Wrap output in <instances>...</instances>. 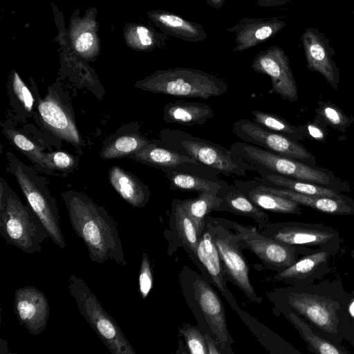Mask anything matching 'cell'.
<instances>
[{
    "label": "cell",
    "mask_w": 354,
    "mask_h": 354,
    "mask_svg": "<svg viewBox=\"0 0 354 354\" xmlns=\"http://www.w3.org/2000/svg\"><path fill=\"white\" fill-rule=\"evenodd\" d=\"M212 225V239L218 252L226 279L234 283L252 301L261 304L262 299L254 290L249 277V265L239 249L237 236L227 228L206 218Z\"/></svg>",
    "instance_id": "11"
},
{
    "label": "cell",
    "mask_w": 354,
    "mask_h": 354,
    "mask_svg": "<svg viewBox=\"0 0 354 354\" xmlns=\"http://www.w3.org/2000/svg\"><path fill=\"white\" fill-rule=\"evenodd\" d=\"M253 122L260 127L275 133L283 135L288 138L299 142L308 137L305 124L295 126L284 118L271 113L252 110Z\"/></svg>",
    "instance_id": "32"
},
{
    "label": "cell",
    "mask_w": 354,
    "mask_h": 354,
    "mask_svg": "<svg viewBox=\"0 0 354 354\" xmlns=\"http://www.w3.org/2000/svg\"><path fill=\"white\" fill-rule=\"evenodd\" d=\"M129 157L141 163L161 169L176 168L183 165H202L194 159L178 153L155 141H151L146 147Z\"/></svg>",
    "instance_id": "26"
},
{
    "label": "cell",
    "mask_w": 354,
    "mask_h": 354,
    "mask_svg": "<svg viewBox=\"0 0 354 354\" xmlns=\"http://www.w3.org/2000/svg\"><path fill=\"white\" fill-rule=\"evenodd\" d=\"M169 183L171 190L188 192H213L218 194L227 183L225 180L216 177H204L189 172H184L180 168H167L162 169Z\"/></svg>",
    "instance_id": "27"
},
{
    "label": "cell",
    "mask_w": 354,
    "mask_h": 354,
    "mask_svg": "<svg viewBox=\"0 0 354 354\" xmlns=\"http://www.w3.org/2000/svg\"><path fill=\"white\" fill-rule=\"evenodd\" d=\"M136 86L155 93L205 100L221 96L228 89L226 82L214 75L183 67L158 71L138 82Z\"/></svg>",
    "instance_id": "5"
},
{
    "label": "cell",
    "mask_w": 354,
    "mask_h": 354,
    "mask_svg": "<svg viewBox=\"0 0 354 354\" xmlns=\"http://www.w3.org/2000/svg\"><path fill=\"white\" fill-rule=\"evenodd\" d=\"M317 104V108L315 109V114L320 115L328 126L337 131L344 133L354 122L353 117L347 115L339 106L330 101L320 97Z\"/></svg>",
    "instance_id": "35"
},
{
    "label": "cell",
    "mask_w": 354,
    "mask_h": 354,
    "mask_svg": "<svg viewBox=\"0 0 354 354\" xmlns=\"http://www.w3.org/2000/svg\"><path fill=\"white\" fill-rule=\"evenodd\" d=\"M2 131L16 148L41 169H46L44 164L45 153L35 142L21 132L12 127L4 128Z\"/></svg>",
    "instance_id": "36"
},
{
    "label": "cell",
    "mask_w": 354,
    "mask_h": 354,
    "mask_svg": "<svg viewBox=\"0 0 354 354\" xmlns=\"http://www.w3.org/2000/svg\"><path fill=\"white\" fill-rule=\"evenodd\" d=\"M192 296L212 336L224 353H233L234 340L228 331L224 306L216 290L204 276L191 270Z\"/></svg>",
    "instance_id": "12"
},
{
    "label": "cell",
    "mask_w": 354,
    "mask_h": 354,
    "mask_svg": "<svg viewBox=\"0 0 354 354\" xmlns=\"http://www.w3.org/2000/svg\"><path fill=\"white\" fill-rule=\"evenodd\" d=\"M38 111L42 122L53 134L74 146L82 144L72 112L55 91L49 90L39 100Z\"/></svg>",
    "instance_id": "18"
},
{
    "label": "cell",
    "mask_w": 354,
    "mask_h": 354,
    "mask_svg": "<svg viewBox=\"0 0 354 354\" xmlns=\"http://www.w3.org/2000/svg\"><path fill=\"white\" fill-rule=\"evenodd\" d=\"M245 181L249 185L257 189L277 194L322 213L335 216L354 214V200L346 195L342 198L308 195L286 189L267 186L254 179L245 180Z\"/></svg>",
    "instance_id": "20"
},
{
    "label": "cell",
    "mask_w": 354,
    "mask_h": 354,
    "mask_svg": "<svg viewBox=\"0 0 354 354\" xmlns=\"http://www.w3.org/2000/svg\"><path fill=\"white\" fill-rule=\"evenodd\" d=\"M150 17L167 35L189 41H203L207 35L197 22L189 21L180 15L167 10L151 12Z\"/></svg>",
    "instance_id": "23"
},
{
    "label": "cell",
    "mask_w": 354,
    "mask_h": 354,
    "mask_svg": "<svg viewBox=\"0 0 354 354\" xmlns=\"http://www.w3.org/2000/svg\"><path fill=\"white\" fill-rule=\"evenodd\" d=\"M179 334L184 338L188 352L192 354H207L204 333L188 324L179 328Z\"/></svg>",
    "instance_id": "37"
},
{
    "label": "cell",
    "mask_w": 354,
    "mask_h": 354,
    "mask_svg": "<svg viewBox=\"0 0 354 354\" xmlns=\"http://www.w3.org/2000/svg\"><path fill=\"white\" fill-rule=\"evenodd\" d=\"M77 157L62 151L45 153L44 164L46 169L67 170L75 167L78 163Z\"/></svg>",
    "instance_id": "38"
},
{
    "label": "cell",
    "mask_w": 354,
    "mask_h": 354,
    "mask_svg": "<svg viewBox=\"0 0 354 354\" xmlns=\"http://www.w3.org/2000/svg\"><path fill=\"white\" fill-rule=\"evenodd\" d=\"M93 41L94 37L91 32H84L78 37L75 42V48L78 52H86L92 46Z\"/></svg>",
    "instance_id": "43"
},
{
    "label": "cell",
    "mask_w": 354,
    "mask_h": 354,
    "mask_svg": "<svg viewBox=\"0 0 354 354\" xmlns=\"http://www.w3.org/2000/svg\"><path fill=\"white\" fill-rule=\"evenodd\" d=\"M14 312L21 325L31 335H38L46 327L50 306L41 290L32 286H26L15 292Z\"/></svg>",
    "instance_id": "17"
},
{
    "label": "cell",
    "mask_w": 354,
    "mask_h": 354,
    "mask_svg": "<svg viewBox=\"0 0 354 354\" xmlns=\"http://www.w3.org/2000/svg\"><path fill=\"white\" fill-rule=\"evenodd\" d=\"M214 115V111L209 104L198 102L177 100L166 104L163 108V120L169 124L202 125Z\"/></svg>",
    "instance_id": "24"
},
{
    "label": "cell",
    "mask_w": 354,
    "mask_h": 354,
    "mask_svg": "<svg viewBox=\"0 0 354 354\" xmlns=\"http://www.w3.org/2000/svg\"><path fill=\"white\" fill-rule=\"evenodd\" d=\"M274 302L280 312L295 313L330 342L342 345L346 341L354 346L348 292L341 280L290 285L274 292Z\"/></svg>",
    "instance_id": "1"
},
{
    "label": "cell",
    "mask_w": 354,
    "mask_h": 354,
    "mask_svg": "<svg viewBox=\"0 0 354 354\" xmlns=\"http://www.w3.org/2000/svg\"><path fill=\"white\" fill-rule=\"evenodd\" d=\"M151 142L139 133L120 136L102 148L100 156L104 159L129 157L146 147Z\"/></svg>",
    "instance_id": "34"
},
{
    "label": "cell",
    "mask_w": 354,
    "mask_h": 354,
    "mask_svg": "<svg viewBox=\"0 0 354 354\" xmlns=\"http://www.w3.org/2000/svg\"><path fill=\"white\" fill-rule=\"evenodd\" d=\"M308 133V137L314 140L324 142L328 136V124L319 115L315 114L313 121H309L305 124Z\"/></svg>",
    "instance_id": "41"
},
{
    "label": "cell",
    "mask_w": 354,
    "mask_h": 354,
    "mask_svg": "<svg viewBox=\"0 0 354 354\" xmlns=\"http://www.w3.org/2000/svg\"><path fill=\"white\" fill-rule=\"evenodd\" d=\"M212 218L218 224L232 230L237 238L243 241L268 268L277 272L290 266L301 256L317 251L275 240L263 235L254 226L243 225L221 218Z\"/></svg>",
    "instance_id": "9"
},
{
    "label": "cell",
    "mask_w": 354,
    "mask_h": 354,
    "mask_svg": "<svg viewBox=\"0 0 354 354\" xmlns=\"http://www.w3.org/2000/svg\"><path fill=\"white\" fill-rule=\"evenodd\" d=\"M171 216L182 244L193 259L196 255L199 236L194 222L178 198L172 201Z\"/></svg>",
    "instance_id": "33"
},
{
    "label": "cell",
    "mask_w": 354,
    "mask_h": 354,
    "mask_svg": "<svg viewBox=\"0 0 354 354\" xmlns=\"http://www.w3.org/2000/svg\"><path fill=\"white\" fill-rule=\"evenodd\" d=\"M351 325H352L353 333L354 335V319H351Z\"/></svg>",
    "instance_id": "48"
},
{
    "label": "cell",
    "mask_w": 354,
    "mask_h": 354,
    "mask_svg": "<svg viewBox=\"0 0 354 354\" xmlns=\"http://www.w3.org/2000/svg\"><path fill=\"white\" fill-rule=\"evenodd\" d=\"M139 290L143 299H146L153 288V279L148 254L143 252L139 272Z\"/></svg>",
    "instance_id": "39"
},
{
    "label": "cell",
    "mask_w": 354,
    "mask_h": 354,
    "mask_svg": "<svg viewBox=\"0 0 354 354\" xmlns=\"http://www.w3.org/2000/svg\"><path fill=\"white\" fill-rule=\"evenodd\" d=\"M156 143L189 156L207 168L225 175L246 177L250 167L220 145L180 129H164Z\"/></svg>",
    "instance_id": "6"
},
{
    "label": "cell",
    "mask_w": 354,
    "mask_h": 354,
    "mask_svg": "<svg viewBox=\"0 0 354 354\" xmlns=\"http://www.w3.org/2000/svg\"><path fill=\"white\" fill-rule=\"evenodd\" d=\"M204 335L206 341L207 354L223 353L217 342L208 333L204 332Z\"/></svg>",
    "instance_id": "44"
},
{
    "label": "cell",
    "mask_w": 354,
    "mask_h": 354,
    "mask_svg": "<svg viewBox=\"0 0 354 354\" xmlns=\"http://www.w3.org/2000/svg\"><path fill=\"white\" fill-rule=\"evenodd\" d=\"M68 290L80 315L113 354H136L115 320L106 311L84 279L71 274Z\"/></svg>",
    "instance_id": "7"
},
{
    "label": "cell",
    "mask_w": 354,
    "mask_h": 354,
    "mask_svg": "<svg viewBox=\"0 0 354 354\" xmlns=\"http://www.w3.org/2000/svg\"><path fill=\"white\" fill-rule=\"evenodd\" d=\"M306 343L308 350L319 354H349L343 345L334 344L316 331L303 318L291 311H281Z\"/></svg>",
    "instance_id": "29"
},
{
    "label": "cell",
    "mask_w": 354,
    "mask_h": 354,
    "mask_svg": "<svg viewBox=\"0 0 354 354\" xmlns=\"http://www.w3.org/2000/svg\"><path fill=\"white\" fill-rule=\"evenodd\" d=\"M12 89L16 97L24 109L28 112L31 111L35 101L34 97L16 72L13 75Z\"/></svg>",
    "instance_id": "40"
},
{
    "label": "cell",
    "mask_w": 354,
    "mask_h": 354,
    "mask_svg": "<svg viewBox=\"0 0 354 354\" xmlns=\"http://www.w3.org/2000/svg\"><path fill=\"white\" fill-rule=\"evenodd\" d=\"M234 185L245 194L256 205L265 211L276 213L301 214L300 205L277 194L257 189L245 180H234Z\"/></svg>",
    "instance_id": "28"
},
{
    "label": "cell",
    "mask_w": 354,
    "mask_h": 354,
    "mask_svg": "<svg viewBox=\"0 0 354 354\" xmlns=\"http://www.w3.org/2000/svg\"><path fill=\"white\" fill-rule=\"evenodd\" d=\"M225 0H206V3L208 6L218 9L223 6Z\"/></svg>",
    "instance_id": "47"
},
{
    "label": "cell",
    "mask_w": 354,
    "mask_h": 354,
    "mask_svg": "<svg viewBox=\"0 0 354 354\" xmlns=\"http://www.w3.org/2000/svg\"><path fill=\"white\" fill-rule=\"evenodd\" d=\"M109 180L118 194L132 207L141 208L148 203L150 192L147 186L122 168L111 167Z\"/></svg>",
    "instance_id": "25"
},
{
    "label": "cell",
    "mask_w": 354,
    "mask_h": 354,
    "mask_svg": "<svg viewBox=\"0 0 354 354\" xmlns=\"http://www.w3.org/2000/svg\"><path fill=\"white\" fill-rule=\"evenodd\" d=\"M351 257L354 260V248L351 251Z\"/></svg>",
    "instance_id": "49"
},
{
    "label": "cell",
    "mask_w": 354,
    "mask_h": 354,
    "mask_svg": "<svg viewBox=\"0 0 354 354\" xmlns=\"http://www.w3.org/2000/svg\"><path fill=\"white\" fill-rule=\"evenodd\" d=\"M286 26V22L277 17H245L225 30L236 34L233 51L242 52L272 39Z\"/></svg>",
    "instance_id": "21"
},
{
    "label": "cell",
    "mask_w": 354,
    "mask_h": 354,
    "mask_svg": "<svg viewBox=\"0 0 354 354\" xmlns=\"http://www.w3.org/2000/svg\"><path fill=\"white\" fill-rule=\"evenodd\" d=\"M265 236L288 245L338 254L342 243L337 230L322 223L286 221L268 223L259 231Z\"/></svg>",
    "instance_id": "10"
},
{
    "label": "cell",
    "mask_w": 354,
    "mask_h": 354,
    "mask_svg": "<svg viewBox=\"0 0 354 354\" xmlns=\"http://www.w3.org/2000/svg\"><path fill=\"white\" fill-rule=\"evenodd\" d=\"M307 68L318 72L335 90H339V68L334 61L335 51L328 38L318 28H308L301 37Z\"/></svg>",
    "instance_id": "15"
},
{
    "label": "cell",
    "mask_w": 354,
    "mask_h": 354,
    "mask_svg": "<svg viewBox=\"0 0 354 354\" xmlns=\"http://www.w3.org/2000/svg\"><path fill=\"white\" fill-rule=\"evenodd\" d=\"M192 259L203 272V276L228 302L231 308L240 315L243 311L227 288V279L218 252L212 239L211 223L207 218L205 229L199 238L196 255Z\"/></svg>",
    "instance_id": "16"
},
{
    "label": "cell",
    "mask_w": 354,
    "mask_h": 354,
    "mask_svg": "<svg viewBox=\"0 0 354 354\" xmlns=\"http://www.w3.org/2000/svg\"><path fill=\"white\" fill-rule=\"evenodd\" d=\"M62 198L71 225L86 245L91 260L126 266L117 223L107 211L84 194L69 191L63 193Z\"/></svg>",
    "instance_id": "2"
},
{
    "label": "cell",
    "mask_w": 354,
    "mask_h": 354,
    "mask_svg": "<svg viewBox=\"0 0 354 354\" xmlns=\"http://www.w3.org/2000/svg\"><path fill=\"white\" fill-rule=\"evenodd\" d=\"M348 313L351 319H354V290L348 293Z\"/></svg>",
    "instance_id": "46"
},
{
    "label": "cell",
    "mask_w": 354,
    "mask_h": 354,
    "mask_svg": "<svg viewBox=\"0 0 354 354\" xmlns=\"http://www.w3.org/2000/svg\"><path fill=\"white\" fill-rule=\"evenodd\" d=\"M292 0H257L259 7H274L284 5Z\"/></svg>",
    "instance_id": "45"
},
{
    "label": "cell",
    "mask_w": 354,
    "mask_h": 354,
    "mask_svg": "<svg viewBox=\"0 0 354 354\" xmlns=\"http://www.w3.org/2000/svg\"><path fill=\"white\" fill-rule=\"evenodd\" d=\"M7 158L9 169L15 177L28 205L44 225L53 242L59 248L64 249L66 244L61 230L56 201L46 187L39 183L30 167L10 152L7 153Z\"/></svg>",
    "instance_id": "8"
},
{
    "label": "cell",
    "mask_w": 354,
    "mask_h": 354,
    "mask_svg": "<svg viewBox=\"0 0 354 354\" xmlns=\"http://www.w3.org/2000/svg\"><path fill=\"white\" fill-rule=\"evenodd\" d=\"M183 208L192 218L199 238L205 227V219L212 211H217L222 198L216 193L201 192L196 198L180 200Z\"/></svg>",
    "instance_id": "31"
},
{
    "label": "cell",
    "mask_w": 354,
    "mask_h": 354,
    "mask_svg": "<svg viewBox=\"0 0 354 354\" xmlns=\"http://www.w3.org/2000/svg\"><path fill=\"white\" fill-rule=\"evenodd\" d=\"M135 38L138 45L142 48H151L157 44L156 35L149 28L138 26L135 29Z\"/></svg>",
    "instance_id": "42"
},
{
    "label": "cell",
    "mask_w": 354,
    "mask_h": 354,
    "mask_svg": "<svg viewBox=\"0 0 354 354\" xmlns=\"http://www.w3.org/2000/svg\"><path fill=\"white\" fill-rule=\"evenodd\" d=\"M232 131L243 142L308 165L317 163L315 156L299 142L263 128L248 119L236 121Z\"/></svg>",
    "instance_id": "13"
},
{
    "label": "cell",
    "mask_w": 354,
    "mask_h": 354,
    "mask_svg": "<svg viewBox=\"0 0 354 354\" xmlns=\"http://www.w3.org/2000/svg\"><path fill=\"white\" fill-rule=\"evenodd\" d=\"M217 194L222 198L217 211L230 212L252 218L258 224L259 231L270 223L266 211L256 205L234 185L226 183Z\"/></svg>",
    "instance_id": "22"
},
{
    "label": "cell",
    "mask_w": 354,
    "mask_h": 354,
    "mask_svg": "<svg viewBox=\"0 0 354 354\" xmlns=\"http://www.w3.org/2000/svg\"><path fill=\"white\" fill-rule=\"evenodd\" d=\"M335 256L333 252L326 250H317L303 255L290 266L277 272L273 279L289 285L312 284L329 272L330 263Z\"/></svg>",
    "instance_id": "19"
},
{
    "label": "cell",
    "mask_w": 354,
    "mask_h": 354,
    "mask_svg": "<svg viewBox=\"0 0 354 354\" xmlns=\"http://www.w3.org/2000/svg\"><path fill=\"white\" fill-rule=\"evenodd\" d=\"M253 179L267 186L286 189L304 194L332 198H342L345 196L342 192L319 185L292 179L279 174H266L255 176Z\"/></svg>",
    "instance_id": "30"
},
{
    "label": "cell",
    "mask_w": 354,
    "mask_h": 354,
    "mask_svg": "<svg viewBox=\"0 0 354 354\" xmlns=\"http://www.w3.org/2000/svg\"><path fill=\"white\" fill-rule=\"evenodd\" d=\"M232 153L247 164L259 176L279 174L311 183L340 192H351L350 183L332 171L291 159L243 141H236L230 147Z\"/></svg>",
    "instance_id": "3"
},
{
    "label": "cell",
    "mask_w": 354,
    "mask_h": 354,
    "mask_svg": "<svg viewBox=\"0 0 354 354\" xmlns=\"http://www.w3.org/2000/svg\"><path fill=\"white\" fill-rule=\"evenodd\" d=\"M251 68L257 73L270 77L272 83L270 93L278 94L283 100L290 102H296L299 100L298 88L289 58L282 48L270 46L259 52L252 61Z\"/></svg>",
    "instance_id": "14"
},
{
    "label": "cell",
    "mask_w": 354,
    "mask_h": 354,
    "mask_svg": "<svg viewBox=\"0 0 354 354\" xmlns=\"http://www.w3.org/2000/svg\"><path fill=\"white\" fill-rule=\"evenodd\" d=\"M174 1H178V0H174Z\"/></svg>",
    "instance_id": "50"
},
{
    "label": "cell",
    "mask_w": 354,
    "mask_h": 354,
    "mask_svg": "<svg viewBox=\"0 0 354 354\" xmlns=\"http://www.w3.org/2000/svg\"><path fill=\"white\" fill-rule=\"evenodd\" d=\"M0 187L1 236L8 244L27 254L40 252L44 241L50 238L44 225L3 178Z\"/></svg>",
    "instance_id": "4"
}]
</instances>
